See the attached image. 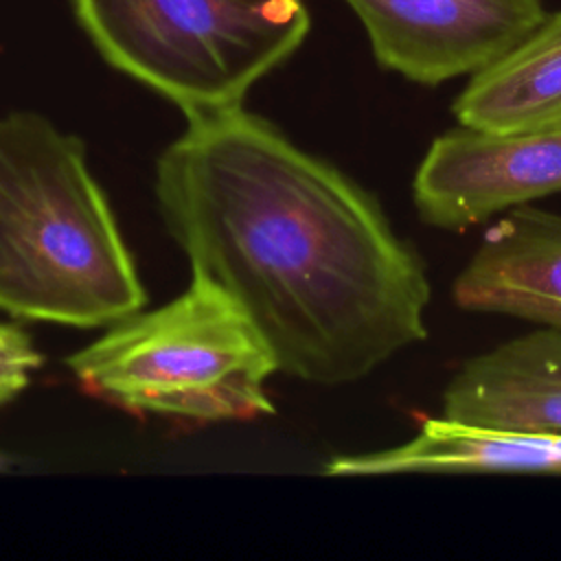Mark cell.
<instances>
[{
  "label": "cell",
  "instance_id": "cell-1",
  "mask_svg": "<svg viewBox=\"0 0 561 561\" xmlns=\"http://www.w3.org/2000/svg\"><path fill=\"white\" fill-rule=\"evenodd\" d=\"M186 121L156 164L162 219L280 373L344 386L427 337L425 261L370 191L241 105Z\"/></svg>",
  "mask_w": 561,
  "mask_h": 561
},
{
  "label": "cell",
  "instance_id": "cell-2",
  "mask_svg": "<svg viewBox=\"0 0 561 561\" xmlns=\"http://www.w3.org/2000/svg\"><path fill=\"white\" fill-rule=\"evenodd\" d=\"M145 302L81 138L35 112L0 116V309L20 320L103 327Z\"/></svg>",
  "mask_w": 561,
  "mask_h": 561
},
{
  "label": "cell",
  "instance_id": "cell-3",
  "mask_svg": "<svg viewBox=\"0 0 561 561\" xmlns=\"http://www.w3.org/2000/svg\"><path fill=\"white\" fill-rule=\"evenodd\" d=\"M81 390L127 412L199 423L274 412L265 381L278 364L217 285L193 276L171 302L131 313L66 359Z\"/></svg>",
  "mask_w": 561,
  "mask_h": 561
},
{
  "label": "cell",
  "instance_id": "cell-4",
  "mask_svg": "<svg viewBox=\"0 0 561 561\" xmlns=\"http://www.w3.org/2000/svg\"><path fill=\"white\" fill-rule=\"evenodd\" d=\"M99 55L186 116L230 110L305 42V0H70Z\"/></svg>",
  "mask_w": 561,
  "mask_h": 561
},
{
  "label": "cell",
  "instance_id": "cell-5",
  "mask_svg": "<svg viewBox=\"0 0 561 561\" xmlns=\"http://www.w3.org/2000/svg\"><path fill=\"white\" fill-rule=\"evenodd\" d=\"M554 193H561V127L489 134L458 125L430 142L412 180L419 217L449 232Z\"/></svg>",
  "mask_w": 561,
  "mask_h": 561
},
{
  "label": "cell",
  "instance_id": "cell-6",
  "mask_svg": "<svg viewBox=\"0 0 561 561\" xmlns=\"http://www.w3.org/2000/svg\"><path fill=\"white\" fill-rule=\"evenodd\" d=\"M375 61L419 85L471 77L543 18V0H344Z\"/></svg>",
  "mask_w": 561,
  "mask_h": 561
},
{
  "label": "cell",
  "instance_id": "cell-7",
  "mask_svg": "<svg viewBox=\"0 0 561 561\" xmlns=\"http://www.w3.org/2000/svg\"><path fill=\"white\" fill-rule=\"evenodd\" d=\"M451 300L561 329V215L530 204L502 213L456 274Z\"/></svg>",
  "mask_w": 561,
  "mask_h": 561
},
{
  "label": "cell",
  "instance_id": "cell-8",
  "mask_svg": "<svg viewBox=\"0 0 561 561\" xmlns=\"http://www.w3.org/2000/svg\"><path fill=\"white\" fill-rule=\"evenodd\" d=\"M443 416L561 434V329L537 327L465 359L443 390Z\"/></svg>",
  "mask_w": 561,
  "mask_h": 561
},
{
  "label": "cell",
  "instance_id": "cell-9",
  "mask_svg": "<svg viewBox=\"0 0 561 561\" xmlns=\"http://www.w3.org/2000/svg\"><path fill=\"white\" fill-rule=\"evenodd\" d=\"M465 471L561 473V434L493 427L440 414L425 419L408 443L335 456L324 465L327 476Z\"/></svg>",
  "mask_w": 561,
  "mask_h": 561
},
{
  "label": "cell",
  "instance_id": "cell-10",
  "mask_svg": "<svg viewBox=\"0 0 561 561\" xmlns=\"http://www.w3.org/2000/svg\"><path fill=\"white\" fill-rule=\"evenodd\" d=\"M458 125L489 134L561 127V9L473 72L451 103Z\"/></svg>",
  "mask_w": 561,
  "mask_h": 561
},
{
  "label": "cell",
  "instance_id": "cell-11",
  "mask_svg": "<svg viewBox=\"0 0 561 561\" xmlns=\"http://www.w3.org/2000/svg\"><path fill=\"white\" fill-rule=\"evenodd\" d=\"M44 357L31 335L9 322H0V405L15 399L42 366Z\"/></svg>",
  "mask_w": 561,
  "mask_h": 561
},
{
  "label": "cell",
  "instance_id": "cell-12",
  "mask_svg": "<svg viewBox=\"0 0 561 561\" xmlns=\"http://www.w3.org/2000/svg\"><path fill=\"white\" fill-rule=\"evenodd\" d=\"M11 456L9 454H4V451H0V471H7V469H11Z\"/></svg>",
  "mask_w": 561,
  "mask_h": 561
}]
</instances>
